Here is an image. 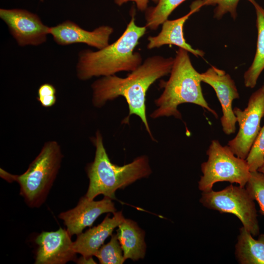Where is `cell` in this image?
Instances as JSON below:
<instances>
[{
  "label": "cell",
  "mask_w": 264,
  "mask_h": 264,
  "mask_svg": "<svg viewBox=\"0 0 264 264\" xmlns=\"http://www.w3.org/2000/svg\"><path fill=\"white\" fill-rule=\"evenodd\" d=\"M159 0H114V3L119 6L129 2H134L137 9L140 11H145L148 8L149 2L152 1L156 3Z\"/></svg>",
  "instance_id": "obj_25"
},
{
  "label": "cell",
  "mask_w": 264,
  "mask_h": 264,
  "mask_svg": "<svg viewBox=\"0 0 264 264\" xmlns=\"http://www.w3.org/2000/svg\"><path fill=\"white\" fill-rule=\"evenodd\" d=\"M113 31V27L107 25H101L92 31H88L74 22L67 20L49 27V34L60 45L82 43L98 50L110 44V38Z\"/></svg>",
  "instance_id": "obj_12"
},
{
  "label": "cell",
  "mask_w": 264,
  "mask_h": 264,
  "mask_svg": "<svg viewBox=\"0 0 264 264\" xmlns=\"http://www.w3.org/2000/svg\"><path fill=\"white\" fill-rule=\"evenodd\" d=\"M63 155L58 143L45 142L40 152L20 175L13 180L20 187V194L30 208H39L45 201L61 167Z\"/></svg>",
  "instance_id": "obj_5"
},
{
  "label": "cell",
  "mask_w": 264,
  "mask_h": 264,
  "mask_svg": "<svg viewBox=\"0 0 264 264\" xmlns=\"http://www.w3.org/2000/svg\"><path fill=\"white\" fill-rule=\"evenodd\" d=\"M254 7L256 15L257 40L255 54L250 66L244 72V84L253 88L264 69V8L256 0H247Z\"/></svg>",
  "instance_id": "obj_17"
},
{
  "label": "cell",
  "mask_w": 264,
  "mask_h": 264,
  "mask_svg": "<svg viewBox=\"0 0 264 264\" xmlns=\"http://www.w3.org/2000/svg\"><path fill=\"white\" fill-rule=\"evenodd\" d=\"M208 159L201 165L202 176L198 181L199 190L208 192L214 184L228 181L245 187L251 172L245 159L236 156L227 146L213 140L206 151Z\"/></svg>",
  "instance_id": "obj_6"
},
{
  "label": "cell",
  "mask_w": 264,
  "mask_h": 264,
  "mask_svg": "<svg viewBox=\"0 0 264 264\" xmlns=\"http://www.w3.org/2000/svg\"><path fill=\"white\" fill-rule=\"evenodd\" d=\"M118 227L116 235L125 260L137 261L143 259L146 248L144 231L138 227L136 222L130 219H125Z\"/></svg>",
  "instance_id": "obj_16"
},
{
  "label": "cell",
  "mask_w": 264,
  "mask_h": 264,
  "mask_svg": "<svg viewBox=\"0 0 264 264\" xmlns=\"http://www.w3.org/2000/svg\"><path fill=\"white\" fill-rule=\"evenodd\" d=\"M41 0V1H44V0Z\"/></svg>",
  "instance_id": "obj_28"
},
{
  "label": "cell",
  "mask_w": 264,
  "mask_h": 264,
  "mask_svg": "<svg viewBox=\"0 0 264 264\" xmlns=\"http://www.w3.org/2000/svg\"><path fill=\"white\" fill-rule=\"evenodd\" d=\"M125 219L121 211L113 213L112 218L108 215L100 224L77 235L73 242L75 252L84 257L95 256L106 239Z\"/></svg>",
  "instance_id": "obj_15"
},
{
  "label": "cell",
  "mask_w": 264,
  "mask_h": 264,
  "mask_svg": "<svg viewBox=\"0 0 264 264\" xmlns=\"http://www.w3.org/2000/svg\"><path fill=\"white\" fill-rule=\"evenodd\" d=\"M0 18L20 46H38L47 40L49 27L34 13L24 9L1 8Z\"/></svg>",
  "instance_id": "obj_9"
},
{
  "label": "cell",
  "mask_w": 264,
  "mask_h": 264,
  "mask_svg": "<svg viewBox=\"0 0 264 264\" xmlns=\"http://www.w3.org/2000/svg\"><path fill=\"white\" fill-rule=\"evenodd\" d=\"M250 171H256L264 160V125L256 137L245 159Z\"/></svg>",
  "instance_id": "obj_22"
},
{
  "label": "cell",
  "mask_w": 264,
  "mask_h": 264,
  "mask_svg": "<svg viewBox=\"0 0 264 264\" xmlns=\"http://www.w3.org/2000/svg\"><path fill=\"white\" fill-rule=\"evenodd\" d=\"M122 34L111 44L96 51L89 49L79 53L76 74L86 81L93 77L115 75L121 71H132L143 62L141 54L135 52L139 40L145 34L146 26L135 22V11Z\"/></svg>",
  "instance_id": "obj_2"
},
{
  "label": "cell",
  "mask_w": 264,
  "mask_h": 264,
  "mask_svg": "<svg viewBox=\"0 0 264 264\" xmlns=\"http://www.w3.org/2000/svg\"><path fill=\"white\" fill-rule=\"evenodd\" d=\"M76 263L77 264H96L95 262L93 260L92 257H84L82 256L81 257L78 259H76Z\"/></svg>",
  "instance_id": "obj_26"
},
{
  "label": "cell",
  "mask_w": 264,
  "mask_h": 264,
  "mask_svg": "<svg viewBox=\"0 0 264 264\" xmlns=\"http://www.w3.org/2000/svg\"><path fill=\"white\" fill-rule=\"evenodd\" d=\"M239 129L236 136L228 142V146L237 156L246 159L260 130L264 116V83L250 96L243 110L233 108Z\"/></svg>",
  "instance_id": "obj_8"
},
{
  "label": "cell",
  "mask_w": 264,
  "mask_h": 264,
  "mask_svg": "<svg viewBox=\"0 0 264 264\" xmlns=\"http://www.w3.org/2000/svg\"><path fill=\"white\" fill-rule=\"evenodd\" d=\"M200 76L202 82L213 88L220 103L222 113L220 122L223 132L227 135L234 133L236 130L237 120L232 102L240 97L234 81L224 70L214 66L201 73Z\"/></svg>",
  "instance_id": "obj_10"
},
{
  "label": "cell",
  "mask_w": 264,
  "mask_h": 264,
  "mask_svg": "<svg viewBox=\"0 0 264 264\" xmlns=\"http://www.w3.org/2000/svg\"><path fill=\"white\" fill-rule=\"evenodd\" d=\"M71 236L66 229L43 231L36 238V264H65L76 260Z\"/></svg>",
  "instance_id": "obj_11"
},
{
  "label": "cell",
  "mask_w": 264,
  "mask_h": 264,
  "mask_svg": "<svg viewBox=\"0 0 264 264\" xmlns=\"http://www.w3.org/2000/svg\"><path fill=\"white\" fill-rule=\"evenodd\" d=\"M200 7L215 6L214 18L220 20L227 13L234 20L237 16V8L240 0H198Z\"/></svg>",
  "instance_id": "obj_23"
},
{
  "label": "cell",
  "mask_w": 264,
  "mask_h": 264,
  "mask_svg": "<svg viewBox=\"0 0 264 264\" xmlns=\"http://www.w3.org/2000/svg\"><path fill=\"white\" fill-rule=\"evenodd\" d=\"M56 90L51 84L44 83L41 85L38 89L37 100L44 108L53 106L56 103Z\"/></svg>",
  "instance_id": "obj_24"
},
{
  "label": "cell",
  "mask_w": 264,
  "mask_h": 264,
  "mask_svg": "<svg viewBox=\"0 0 264 264\" xmlns=\"http://www.w3.org/2000/svg\"><path fill=\"white\" fill-rule=\"evenodd\" d=\"M200 8L198 0H196L191 4L190 11L184 16L175 20H166L161 24V30L158 34L148 37L147 48L153 49L165 45H174L187 50L197 57H203L204 51L193 48L187 43L183 32V27L186 21Z\"/></svg>",
  "instance_id": "obj_14"
},
{
  "label": "cell",
  "mask_w": 264,
  "mask_h": 264,
  "mask_svg": "<svg viewBox=\"0 0 264 264\" xmlns=\"http://www.w3.org/2000/svg\"><path fill=\"white\" fill-rule=\"evenodd\" d=\"M92 141L95 147V157L86 168L89 182L85 196L88 199L93 200L100 194L115 199L117 189H123L152 173L147 156H138L130 163L118 166L110 161L99 130Z\"/></svg>",
  "instance_id": "obj_4"
},
{
  "label": "cell",
  "mask_w": 264,
  "mask_h": 264,
  "mask_svg": "<svg viewBox=\"0 0 264 264\" xmlns=\"http://www.w3.org/2000/svg\"><path fill=\"white\" fill-rule=\"evenodd\" d=\"M170 74L167 81L160 83V86L164 89L154 100L156 109L150 114V117L173 116L181 119L178 106L183 103L199 106L218 117L217 112L209 107L204 97L200 73L193 66L188 51L178 48Z\"/></svg>",
  "instance_id": "obj_3"
},
{
  "label": "cell",
  "mask_w": 264,
  "mask_h": 264,
  "mask_svg": "<svg viewBox=\"0 0 264 264\" xmlns=\"http://www.w3.org/2000/svg\"><path fill=\"white\" fill-rule=\"evenodd\" d=\"M186 0H159L154 6L145 11V26L151 30H156L173 11Z\"/></svg>",
  "instance_id": "obj_19"
},
{
  "label": "cell",
  "mask_w": 264,
  "mask_h": 264,
  "mask_svg": "<svg viewBox=\"0 0 264 264\" xmlns=\"http://www.w3.org/2000/svg\"><path fill=\"white\" fill-rule=\"evenodd\" d=\"M174 58L154 55L147 58L141 65L124 78L115 75L103 76L91 85L92 103L101 108L119 96L125 98L129 114L123 120L127 124L130 115L139 117L153 140H154L147 119L146 96L149 88L157 80L170 73Z\"/></svg>",
  "instance_id": "obj_1"
},
{
  "label": "cell",
  "mask_w": 264,
  "mask_h": 264,
  "mask_svg": "<svg viewBox=\"0 0 264 264\" xmlns=\"http://www.w3.org/2000/svg\"><path fill=\"white\" fill-rule=\"evenodd\" d=\"M245 187L253 199L258 202L260 212L264 216V174L258 171L251 172Z\"/></svg>",
  "instance_id": "obj_21"
},
{
  "label": "cell",
  "mask_w": 264,
  "mask_h": 264,
  "mask_svg": "<svg viewBox=\"0 0 264 264\" xmlns=\"http://www.w3.org/2000/svg\"><path fill=\"white\" fill-rule=\"evenodd\" d=\"M115 212L111 199L104 197L101 200L94 201L85 196L74 208L61 213L58 217L64 221L66 230L72 236L81 233L87 227H91L102 214Z\"/></svg>",
  "instance_id": "obj_13"
},
{
  "label": "cell",
  "mask_w": 264,
  "mask_h": 264,
  "mask_svg": "<svg viewBox=\"0 0 264 264\" xmlns=\"http://www.w3.org/2000/svg\"><path fill=\"white\" fill-rule=\"evenodd\" d=\"M235 256L241 264H264V233L258 239L242 226L235 245Z\"/></svg>",
  "instance_id": "obj_18"
},
{
  "label": "cell",
  "mask_w": 264,
  "mask_h": 264,
  "mask_svg": "<svg viewBox=\"0 0 264 264\" xmlns=\"http://www.w3.org/2000/svg\"><path fill=\"white\" fill-rule=\"evenodd\" d=\"M199 202L208 209L236 216L254 237L259 235L254 200L245 187L231 184L220 191L203 192Z\"/></svg>",
  "instance_id": "obj_7"
},
{
  "label": "cell",
  "mask_w": 264,
  "mask_h": 264,
  "mask_svg": "<svg viewBox=\"0 0 264 264\" xmlns=\"http://www.w3.org/2000/svg\"><path fill=\"white\" fill-rule=\"evenodd\" d=\"M122 251L117 235L112 234L110 241L102 245L95 256L102 264H122L125 261Z\"/></svg>",
  "instance_id": "obj_20"
},
{
  "label": "cell",
  "mask_w": 264,
  "mask_h": 264,
  "mask_svg": "<svg viewBox=\"0 0 264 264\" xmlns=\"http://www.w3.org/2000/svg\"><path fill=\"white\" fill-rule=\"evenodd\" d=\"M258 171L264 174V160L263 163V164L258 169Z\"/></svg>",
  "instance_id": "obj_27"
}]
</instances>
